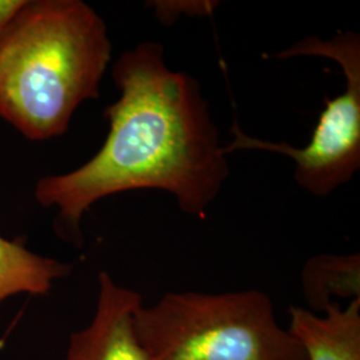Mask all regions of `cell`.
Segmentation results:
<instances>
[{"mask_svg":"<svg viewBox=\"0 0 360 360\" xmlns=\"http://www.w3.org/2000/svg\"><path fill=\"white\" fill-rule=\"evenodd\" d=\"M318 56L336 62L346 77V90L326 101L307 146L270 142L247 135L235 122L224 154L260 150L284 155L295 162L296 183L311 195L326 198L355 176L360 168V37L354 31L328 39L307 37L275 53L276 59Z\"/></svg>","mask_w":360,"mask_h":360,"instance_id":"obj_4","label":"cell"},{"mask_svg":"<svg viewBox=\"0 0 360 360\" xmlns=\"http://www.w3.org/2000/svg\"><path fill=\"white\" fill-rule=\"evenodd\" d=\"M302 288L309 309L322 312L334 303L331 296L360 297L359 254L311 257L302 271Z\"/></svg>","mask_w":360,"mask_h":360,"instance_id":"obj_8","label":"cell"},{"mask_svg":"<svg viewBox=\"0 0 360 360\" xmlns=\"http://www.w3.org/2000/svg\"><path fill=\"white\" fill-rule=\"evenodd\" d=\"M25 0H0V37Z\"/></svg>","mask_w":360,"mask_h":360,"instance_id":"obj_10","label":"cell"},{"mask_svg":"<svg viewBox=\"0 0 360 360\" xmlns=\"http://www.w3.org/2000/svg\"><path fill=\"white\" fill-rule=\"evenodd\" d=\"M98 284L94 318L70 336L65 360H151L135 326L143 296L116 283L105 271L99 272Z\"/></svg>","mask_w":360,"mask_h":360,"instance_id":"obj_5","label":"cell"},{"mask_svg":"<svg viewBox=\"0 0 360 360\" xmlns=\"http://www.w3.org/2000/svg\"><path fill=\"white\" fill-rule=\"evenodd\" d=\"M324 315L303 307L288 309V331L303 346L309 360H360V297L347 307L338 302L324 309Z\"/></svg>","mask_w":360,"mask_h":360,"instance_id":"obj_6","label":"cell"},{"mask_svg":"<svg viewBox=\"0 0 360 360\" xmlns=\"http://www.w3.org/2000/svg\"><path fill=\"white\" fill-rule=\"evenodd\" d=\"M112 59L108 28L83 0H25L0 37V119L27 141L65 135L101 96Z\"/></svg>","mask_w":360,"mask_h":360,"instance_id":"obj_2","label":"cell"},{"mask_svg":"<svg viewBox=\"0 0 360 360\" xmlns=\"http://www.w3.org/2000/svg\"><path fill=\"white\" fill-rule=\"evenodd\" d=\"M218 1H153L158 19L165 25H172L181 13L190 16H206L214 13Z\"/></svg>","mask_w":360,"mask_h":360,"instance_id":"obj_9","label":"cell"},{"mask_svg":"<svg viewBox=\"0 0 360 360\" xmlns=\"http://www.w3.org/2000/svg\"><path fill=\"white\" fill-rule=\"evenodd\" d=\"M151 360H309L263 291L167 292L135 315Z\"/></svg>","mask_w":360,"mask_h":360,"instance_id":"obj_3","label":"cell"},{"mask_svg":"<svg viewBox=\"0 0 360 360\" xmlns=\"http://www.w3.org/2000/svg\"><path fill=\"white\" fill-rule=\"evenodd\" d=\"M112 79L119 96L104 110L108 132L99 151L72 171L41 176L34 190L40 206L56 210L59 238L77 247L84 215L105 198L159 190L184 214L203 218L230 176L199 82L169 68L160 43L122 52Z\"/></svg>","mask_w":360,"mask_h":360,"instance_id":"obj_1","label":"cell"},{"mask_svg":"<svg viewBox=\"0 0 360 360\" xmlns=\"http://www.w3.org/2000/svg\"><path fill=\"white\" fill-rule=\"evenodd\" d=\"M71 264L28 250L22 238L0 235V306L16 295L46 296L53 283L70 275Z\"/></svg>","mask_w":360,"mask_h":360,"instance_id":"obj_7","label":"cell"}]
</instances>
